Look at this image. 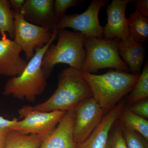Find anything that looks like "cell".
Returning a JSON list of instances; mask_svg holds the SVG:
<instances>
[{
	"instance_id": "9c48e42d",
	"label": "cell",
	"mask_w": 148,
	"mask_h": 148,
	"mask_svg": "<svg viewBox=\"0 0 148 148\" xmlns=\"http://www.w3.org/2000/svg\"><path fill=\"white\" fill-rule=\"evenodd\" d=\"M73 135L76 144L82 143L99 125L105 114L93 97L80 102L74 109Z\"/></svg>"
},
{
	"instance_id": "7402d4cb",
	"label": "cell",
	"mask_w": 148,
	"mask_h": 148,
	"mask_svg": "<svg viewBox=\"0 0 148 148\" xmlns=\"http://www.w3.org/2000/svg\"><path fill=\"white\" fill-rule=\"evenodd\" d=\"M114 125V129L111 130L105 148H127L121 127L118 122Z\"/></svg>"
},
{
	"instance_id": "d4e9b609",
	"label": "cell",
	"mask_w": 148,
	"mask_h": 148,
	"mask_svg": "<svg viewBox=\"0 0 148 148\" xmlns=\"http://www.w3.org/2000/svg\"><path fill=\"white\" fill-rule=\"evenodd\" d=\"M135 7V10L141 14L143 16L148 18V0H133L130 1Z\"/></svg>"
},
{
	"instance_id": "8fae6325",
	"label": "cell",
	"mask_w": 148,
	"mask_h": 148,
	"mask_svg": "<svg viewBox=\"0 0 148 148\" xmlns=\"http://www.w3.org/2000/svg\"><path fill=\"white\" fill-rule=\"evenodd\" d=\"M0 40V77H13L19 75L28 64L20 56L21 47L14 40L8 38L6 34Z\"/></svg>"
},
{
	"instance_id": "6da1fadb",
	"label": "cell",
	"mask_w": 148,
	"mask_h": 148,
	"mask_svg": "<svg viewBox=\"0 0 148 148\" xmlns=\"http://www.w3.org/2000/svg\"><path fill=\"white\" fill-rule=\"evenodd\" d=\"M57 33L58 30L55 27L49 42L41 48L36 49L34 55L23 72L7 81L4 87V95L34 102L37 96L43 93L47 85L48 77L42 68V61L46 51L57 38Z\"/></svg>"
},
{
	"instance_id": "83f0119b",
	"label": "cell",
	"mask_w": 148,
	"mask_h": 148,
	"mask_svg": "<svg viewBox=\"0 0 148 148\" xmlns=\"http://www.w3.org/2000/svg\"><path fill=\"white\" fill-rule=\"evenodd\" d=\"M10 130L0 129V148H5L7 138Z\"/></svg>"
},
{
	"instance_id": "52a82bcc",
	"label": "cell",
	"mask_w": 148,
	"mask_h": 148,
	"mask_svg": "<svg viewBox=\"0 0 148 148\" xmlns=\"http://www.w3.org/2000/svg\"><path fill=\"white\" fill-rule=\"evenodd\" d=\"M107 3L106 0H93L83 13L65 14L56 27L57 30L70 28L86 37L103 38V27L100 24L98 16L101 8L107 5Z\"/></svg>"
},
{
	"instance_id": "ac0fdd59",
	"label": "cell",
	"mask_w": 148,
	"mask_h": 148,
	"mask_svg": "<svg viewBox=\"0 0 148 148\" xmlns=\"http://www.w3.org/2000/svg\"><path fill=\"white\" fill-rule=\"evenodd\" d=\"M43 139L39 135H25L10 130L5 148H39Z\"/></svg>"
},
{
	"instance_id": "3957f363",
	"label": "cell",
	"mask_w": 148,
	"mask_h": 148,
	"mask_svg": "<svg viewBox=\"0 0 148 148\" xmlns=\"http://www.w3.org/2000/svg\"><path fill=\"white\" fill-rule=\"evenodd\" d=\"M82 73L90 87L92 97L105 114L131 91L139 77L119 70H110L102 75Z\"/></svg>"
},
{
	"instance_id": "9a60e30c",
	"label": "cell",
	"mask_w": 148,
	"mask_h": 148,
	"mask_svg": "<svg viewBox=\"0 0 148 148\" xmlns=\"http://www.w3.org/2000/svg\"><path fill=\"white\" fill-rule=\"evenodd\" d=\"M118 51L121 58L128 66L131 73L140 76L145 58L143 44L130 38L119 40Z\"/></svg>"
},
{
	"instance_id": "d6986e66",
	"label": "cell",
	"mask_w": 148,
	"mask_h": 148,
	"mask_svg": "<svg viewBox=\"0 0 148 148\" xmlns=\"http://www.w3.org/2000/svg\"><path fill=\"white\" fill-rule=\"evenodd\" d=\"M148 98V64L147 61L135 86L125 101V103L126 106H130Z\"/></svg>"
},
{
	"instance_id": "e0dca14e",
	"label": "cell",
	"mask_w": 148,
	"mask_h": 148,
	"mask_svg": "<svg viewBox=\"0 0 148 148\" xmlns=\"http://www.w3.org/2000/svg\"><path fill=\"white\" fill-rule=\"evenodd\" d=\"M128 34L130 39L147 43L148 40V18L135 10L127 18Z\"/></svg>"
},
{
	"instance_id": "4fadbf2b",
	"label": "cell",
	"mask_w": 148,
	"mask_h": 148,
	"mask_svg": "<svg viewBox=\"0 0 148 148\" xmlns=\"http://www.w3.org/2000/svg\"><path fill=\"white\" fill-rule=\"evenodd\" d=\"M125 106V100H122L106 114L100 124L90 135L82 143L77 144L76 148H105L111 130Z\"/></svg>"
},
{
	"instance_id": "30bf717a",
	"label": "cell",
	"mask_w": 148,
	"mask_h": 148,
	"mask_svg": "<svg viewBox=\"0 0 148 148\" xmlns=\"http://www.w3.org/2000/svg\"><path fill=\"white\" fill-rule=\"evenodd\" d=\"M130 0H113L108 5L107 23L103 27V38L124 40L129 38L125 11Z\"/></svg>"
},
{
	"instance_id": "2e32d148",
	"label": "cell",
	"mask_w": 148,
	"mask_h": 148,
	"mask_svg": "<svg viewBox=\"0 0 148 148\" xmlns=\"http://www.w3.org/2000/svg\"><path fill=\"white\" fill-rule=\"evenodd\" d=\"M121 127L140 134L148 141L147 120L132 112L125 106L117 120Z\"/></svg>"
},
{
	"instance_id": "ffe728a7",
	"label": "cell",
	"mask_w": 148,
	"mask_h": 148,
	"mask_svg": "<svg viewBox=\"0 0 148 148\" xmlns=\"http://www.w3.org/2000/svg\"><path fill=\"white\" fill-rule=\"evenodd\" d=\"M0 32L1 35L7 33L10 39H14V15L8 0H0Z\"/></svg>"
},
{
	"instance_id": "7a4b0ae2",
	"label": "cell",
	"mask_w": 148,
	"mask_h": 148,
	"mask_svg": "<svg viewBox=\"0 0 148 148\" xmlns=\"http://www.w3.org/2000/svg\"><path fill=\"white\" fill-rule=\"evenodd\" d=\"M92 96L90 87L81 72L69 67L58 74V86L50 98L30 107L39 112H67L74 110L80 102Z\"/></svg>"
},
{
	"instance_id": "4316f807",
	"label": "cell",
	"mask_w": 148,
	"mask_h": 148,
	"mask_svg": "<svg viewBox=\"0 0 148 148\" xmlns=\"http://www.w3.org/2000/svg\"><path fill=\"white\" fill-rule=\"evenodd\" d=\"M25 0H10L11 7L13 8L14 11L17 13L21 14Z\"/></svg>"
},
{
	"instance_id": "5b68a950",
	"label": "cell",
	"mask_w": 148,
	"mask_h": 148,
	"mask_svg": "<svg viewBox=\"0 0 148 148\" xmlns=\"http://www.w3.org/2000/svg\"><path fill=\"white\" fill-rule=\"evenodd\" d=\"M119 41L116 39L105 40L86 37L85 58L80 71L92 73L100 69L112 68L127 73L130 71L129 68L119 53Z\"/></svg>"
},
{
	"instance_id": "277c9868",
	"label": "cell",
	"mask_w": 148,
	"mask_h": 148,
	"mask_svg": "<svg viewBox=\"0 0 148 148\" xmlns=\"http://www.w3.org/2000/svg\"><path fill=\"white\" fill-rule=\"evenodd\" d=\"M58 41L51 44L46 51L41 67L48 77L56 65L68 64L80 71L86 56L84 46L85 36L79 32L66 29L58 30Z\"/></svg>"
},
{
	"instance_id": "603a6c76",
	"label": "cell",
	"mask_w": 148,
	"mask_h": 148,
	"mask_svg": "<svg viewBox=\"0 0 148 148\" xmlns=\"http://www.w3.org/2000/svg\"><path fill=\"white\" fill-rule=\"evenodd\" d=\"M83 0H55L54 1V15L57 23L66 14V12L70 8L83 2Z\"/></svg>"
},
{
	"instance_id": "cb8c5ba5",
	"label": "cell",
	"mask_w": 148,
	"mask_h": 148,
	"mask_svg": "<svg viewBox=\"0 0 148 148\" xmlns=\"http://www.w3.org/2000/svg\"><path fill=\"white\" fill-rule=\"evenodd\" d=\"M126 106L127 108L133 113L144 118L145 119H148V98L139 101L131 106Z\"/></svg>"
},
{
	"instance_id": "8992f818",
	"label": "cell",
	"mask_w": 148,
	"mask_h": 148,
	"mask_svg": "<svg viewBox=\"0 0 148 148\" xmlns=\"http://www.w3.org/2000/svg\"><path fill=\"white\" fill-rule=\"evenodd\" d=\"M18 112L24 119L18 121L12 130L25 135H39L44 140L54 130L66 112H39L24 106Z\"/></svg>"
},
{
	"instance_id": "ba28073f",
	"label": "cell",
	"mask_w": 148,
	"mask_h": 148,
	"mask_svg": "<svg viewBox=\"0 0 148 148\" xmlns=\"http://www.w3.org/2000/svg\"><path fill=\"white\" fill-rule=\"evenodd\" d=\"M13 13L15 25L14 40L21 47L28 61L34 56L36 49L41 48L49 42L53 31L30 23L21 14L14 11Z\"/></svg>"
},
{
	"instance_id": "44dd1931",
	"label": "cell",
	"mask_w": 148,
	"mask_h": 148,
	"mask_svg": "<svg viewBox=\"0 0 148 148\" xmlns=\"http://www.w3.org/2000/svg\"><path fill=\"white\" fill-rule=\"evenodd\" d=\"M121 127L127 148H148V141L140 134Z\"/></svg>"
},
{
	"instance_id": "484cf974",
	"label": "cell",
	"mask_w": 148,
	"mask_h": 148,
	"mask_svg": "<svg viewBox=\"0 0 148 148\" xmlns=\"http://www.w3.org/2000/svg\"><path fill=\"white\" fill-rule=\"evenodd\" d=\"M18 121L16 117L8 120L0 116V129L12 130Z\"/></svg>"
},
{
	"instance_id": "5bb4252c",
	"label": "cell",
	"mask_w": 148,
	"mask_h": 148,
	"mask_svg": "<svg viewBox=\"0 0 148 148\" xmlns=\"http://www.w3.org/2000/svg\"><path fill=\"white\" fill-rule=\"evenodd\" d=\"M74 110L66 112L53 132L45 138L39 148H76L73 129Z\"/></svg>"
},
{
	"instance_id": "7c38bea8",
	"label": "cell",
	"mask_w": 148,
	"mask_h": 148,
	"mask_svg": "<svg viewBox=\"0 0 148 148\" xmlns=\"http://www.w3.org/2000/svg\"><path fill=\"white\" fill-rule=\"evenodd\" d=\"M53 0L25 1L21 14L30 23L53 31L57 24Z\"/></svg>"
}]
</instances>
